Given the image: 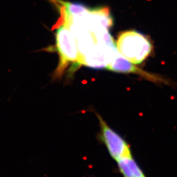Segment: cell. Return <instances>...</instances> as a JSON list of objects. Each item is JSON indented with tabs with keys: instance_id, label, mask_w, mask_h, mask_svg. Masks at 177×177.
<instances>
[{
	"instance_id": "5b68a950",
	"label": "cell",
	"mask_w": 177,
	"mask_h": 177,
	"mask_svg": "<svg viewBox=\"0 0 177 177\" xmlns=\"http://www.w3.org/2000/svg\"><path fill=\"white\" fill-rule=\"evenodd\" d=\"M115 163L123 177H146L133 156L123 158Z\"/></svg>"
},
{
	"instance_id": "3957f363",
	"label": "cell",
	"mask_w": 177,
	"mask_h": 177,
	"mask_svg": "<svg viewBox=\"0 0 177 177\" xmlns=\"http://www.w3.org/2000/svg\"><path fill=\"white\" fill-rule=\"evenodd\" d=\"M97 115L100 127V138L111 158L116 162L123 158L133 156L130 146L125 140L110 128L100 115Z\"/></svg>"
},
{
	"instance_id": "6da1fadb",
	"label": "cell",
	"mask_w": 177,
	"mask_h": 177,
	"mask_svg": "<svg viewBox=\"0 0 177 177\" xmlns=\"http://www.w3.org/2000/svg\"><path fill=\"white\" fill-rule=\"evenodd\" d=\"M115 47L119 54L136 65L145 61L153 49L150 39L136 30L121 32L118 36Z\"/></svg>"
},
{
	"instance_id": "277c9868",
	"label": "cell",
	"mask_w": 177,
	"mask_h": 177,
	"mask_svg": "<svg viewBox=\"0 0 177 177\" xmlns=\"http://www.w3.org/2000/svg\"><path fill=\"white\" fill-rule=\"evenodd\" d=\"M106 68L113 72L135 74L154 83L169 84L167 79H164L162 76L156 74H151L139 68L136 64L131 62L130 61H129L127 59L124 58L122 55L119 54L117 49L112 55L111 61Z\"/></svg>"
},
{
	"instance_id": "7a4b0ae2",
	"label": "cell",
	"mask_w": 177,
	"mask_h": 177,
	"mask_svg": "<svg viewBox=\"0 0 177 177\" xmlns=\"http://www.w3.org/2000/svg\"><path fill=\"white\" fill-rule=\"evenodd\" d=\"M55 36L56 49L60 59L56 72L59 75L69 64H79L81 54L76 39L68 26L64 24L60 25L57 28Z\"/></svg>"
}]
</instances>
